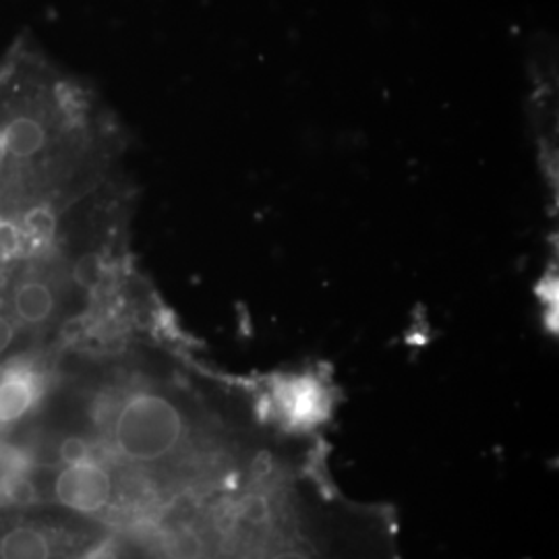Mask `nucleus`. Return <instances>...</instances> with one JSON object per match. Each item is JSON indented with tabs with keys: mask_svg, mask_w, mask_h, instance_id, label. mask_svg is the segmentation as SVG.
I'll list each match as a JSON object with an SVG mask.
<instances>
[{
	"mask_svg": "<svg viewBox=\"0 0 559 559\" xmlns=\"http://www.w3.org/2000/svg\"><path fill=\"white\" fill-rule=\"evenodd\" d=\"M92 438V454L75 462L59 464L52 480V498L78 516L100 520L117 500L119 475L115 462L102 450L100 441L96 440L94 433Z\"/></svg>",
	"mask_w": 559,
	"mask_h": 559,
	"instance_id": "nucleus-2",
	"label": "nucleus"
},
{
	"mask_svg": "<svg viewBox=\"0 0 559 559\" xmlns=\"http://www.w3.org/2000/svg\"><path fill=\"white\" fill-rule=\"evenodd\" d=\"M119 120L38 41L0 59V224L57 214L124 179Z\"/></svg>",
	"mask_w": 559,
	"mask_h": 559,
	"instance_id": "nucleus-1",
	"label": "nucleus"
},
{
	"mask_svg": "<svg viewBox=\"0 0 559 559\" xmlns=\"http://www.w3.org/2000/svg\"><path fill=\"white\" fill-rule=\"evenodd\" d=\"M55 545L38 524L15 522L0 535V559H52Z\"/></svg>",
	"mask_w": 559,
	"mask_h": 559,
	"instance_id": "nucleus-3",
	"label": "nucleus"
}]
</instances>
